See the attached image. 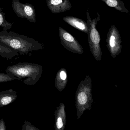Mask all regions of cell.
Masks as SVG:
<instances>
[{
    "label": "cell",
    "mask_w": 130,
    "mask_h": 130,
    "mask_svg": "<svg viewBox=\"0 0 130 130\" xmlns=\"http://www.w3.org/2000/svg\"><path fill=\"white\" fill-rule=\"evenodd\" d=\"M0 42L17 51L20 55L44 49L43 45L38 41L12 31H0Z\"/></svg>",
    "instance_id": "cell-1"
},
{
    "label": "cell",
    "mask_w": 130,
    "mask_h": 130,
    "mask_svg": "<svg viewBox=\"0 0 130 130\" xmlns=\"http://www.w3.org/2000/svg\"><path fill=\"white\" fill-rule=\"evenodd\" d=\"M43 67L40 64L28 62H20L9 66L6 73H10L26 85L36 84L42 76Z\"/></svg>",
    "instance_id": "cell-2"
},
{
    "label": "cell",
    "mask_w": 130,
    "mask_h": 130,
    "mask_svg": "<svg viewBox=\"0 0 130 130\" xmlns=\"http://www.w3.org/2000/svg\"><path fill=\"white\" fill-rule=\"evenodd\" d=\"M92 80L89 76L80 82L76 93V106L77 118L79 119L86 110H90L93 104Z\"/></svg>",
    "instance_id": "cell-3"
},
{
    "label": "cell",
    "mask_w": 130,
    "mask_h": 130,
    "mask_svg": "<svg viewBox=\"0 0 130 130\" xmlns=\"http://www.w3.org/2000/svg\"><path fill=\"white\" fill-rule=\"evenodd\" d=\"M87 25L89 32L87 34L88 41L90 51L96 60L100 61L102 59V52L100 47V36L96 29L97 22L100 20V16L97 13V17L92 19L88 11L86 12Z\"/></svg>",
    "instance_id": "cell-4"
},
{
    "label": "cell",
    "mask_w": 130,
    "mask_h": 130,
    "mask_svg": "<svg viewBox=\"0 0 130 130\" xmlns=\"http://www.w3.org/2000/svg\"><path fill=\"white\" fill-rule=\"evenodd\" d=\"M107 47L112 57L115 58L121 53L122 40L119 31L115 25L109 29L106 36Z\"/></svg>",
    "instance_id": "cell-5"
},
{
    "label": "cell",
    "mask_w": 130,
    "mask_h": 130,
    "mask_svg": "<svg viewBox=\"0 0 130 130\" xmlns=\"http://www.w3.org/2000/svg\"><path fill=\"white\" fill-rule=\"evenodd\" d=\"M12 7L18 17L25 18L30 22H36L35 9L32 4L22 3L19 0H12Z\"/></svg>",
    "instance_id": "cell-6"
},
{
    "label": "cell",
    "mask_w": 130,
    "mask_h": 130,
    "mask_svg": "<svg viewBox=\"0 0 130 130\" xmlns=\"http://www.w3.org/2000/svg\"><path fill=\"white\" fill-rule=\"evenodd\" d=\"M58 31L61 44L65 48L75 54H80L83 53L82 46L71 34L60 26L58 27Z\"/></svg>",
    "instance_id": "cell-7"
},
{
    "label": "cell",
    "mask_w": 130,
    "mask_h": 130,
    "mask_svg": "<svg viewBox=\"0 0 130 130\" xmlns=\"http://www.w3.org/2000/svg\"><path fill=\"white\" fill-rule=\"evenodd\" d=\"M49 10L54 14L64 12L72 8L69 0H46Z\"/></svg>",
    "instance_id": "cell-8"
},
{
    "label": "cell",
    "mask_w": 130,
    "mask_h": 130,
    "mask_svg": "<svg viewBox=\"0 0 130 130\" xmlns=\"http://www.w3.org/2000/svg\"><path fill=\"white\" fill-rule=\"evenodd\" d=\"M64 107V103H61L59 106L57 107V109L55 112V128L56 130H63L65 128L67 119Z\"/></svg>",
    "instance_id": "cell-9"
},
{
    "label": "cell",
    "mask_w": 130,
    "mask_h": 130,
    "mask_svg": "<svg viewBox=\"0 0 130 130\" xmlns=\"http://www.w3.org/2000/svg\"><path fill=\"white\" fill-rule=\"evenodd\" d=\"M63 20L65 22L75 28L87 34L89 28L87 22L83 20L72 16H66L63 17Z\"/></svg>",
    "instance_id": "cell-10"
},
{
    "label": "cell",
    "mask_w": 130,
    "mask_h": 130,
    "mask_svg": "<svg viewBox=\"0 0 130 130\" xmlns=\"http://www.w3.org/2000/svg\"><path fill=\"white\" fill-rule=\"evenodd\" d=\"M17 93L12 89L0 92V108L14 102L17 99Z\"/></svg>",
    "instance_id": "cell-11"
},
{
    "label": "cell",
    "mask_w": 130,
    "mask_h": 130,
    "mask_svg": "<svg viewBox=\"0 0 130 130\" xmlns=\"http://www.w3.org/2000/svg\"><path fill=\"white\" fill-rule=\"evenodd\" d=\"M19 55L17 51L10 47L5 44L0 42V56L8 60H12Z\"/></svg>",
    "instance_id": "cell-12"
},
{
    "label": "cell",
    "mask_w": 130,
    "mask_h": 130,
    "mask_svg": "<svg viewBox=\"0 0 130 130\" xmlns=\"http://www.w3.org/2000/svg\"><path fill=\"white\" fill-rule=\"evenodd\" d=\"M109 7H113L121 12L129 13L124 3L121 0H101Z\"/></svg>",
    "instance_id": "cell-13"
},
{
    "label": "cell",
    "mask_w": 130,
    "mask_h": 130,
    "mask_svg": "<svg viewBox=\"0 0 130 130\" xmlns=\"http://www.w3.org/2000/svg\"><path fill=\"white\" fill-rule=\"evenodd\" d=\"M3 8L0 7V27H2L3 30L7 31L11 29L13 24L7 22L6 19V13L3 12Z\"/></svg>",
    "instance_id": "cell-14"
},
{
    "label": "cell",
    "mask_w": 130,
    "mask_h": 130,
    "mask_svg": "<svg viewBox=\"0 0 130 130\" xmlns=\"http://www.w3.org/2000/svg\"><path fill=\"white\" fill-rule=\"evenodd\" d=\"M14 80H20L19 78L16 77L10 73H0V83H6Z\"/></svg>",
    "instance_id": "cell-15"
},
{
    "label": "cell",
    "mask_w": 130,
    "mask_h": 130,
    "mask_svg": "<svg viewBox=\"0 0 130 130\" xmlns=\"http://www.w3.org/2000/svg\"><path fill=\"white\" fill-rule=\"evenodd\" d=\"M22 130H40L38 128L33 125L29 122L25 121L24 124L22 126Z\"/></svg>",
    "instance_id": "cell-16"
},
{
    "label": "cell",
    "mask_w": 130,
    "mask_h": 130,
    "mask_svg": "<svg viewBox=\"0 0 130 130\" xmlns=\"http://www.w3.org/2000/svg\"><path fill=\"white\" fill-rule=\"evenodd\" d=\"M7 127L3 119L0 120V130H6Z\"/></svg>",
    "instance_id": "cell-17"
}]
</instances>
